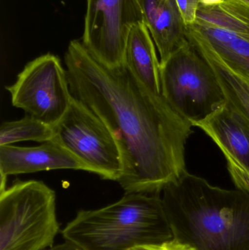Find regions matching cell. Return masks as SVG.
<instances>
[{
  "instance_id": "obj_1",
  "label": "cell",
  "mask_w": 249,
  "mask_h": 250,
  "mask_svg": "<svg viewBox=\"0 0 249 250\" xmlns=\"http://www.w3.org/2000/svg\"><path fill=\"white\" fill-rule=\"evenodd\" d=\"M64 62L72 96L103 122L118 144L123 166L118 183L125 193L160 195L181 177L192 125L125 64L104 65L80 41L70 42Z\"/></svg>"
},
{
  "instance_id": "obj_2",
  "label": "cell",
  "mask_w": 249,
  "mask_h": 250,
  "mask_svg": "<svg viewBox=\"0 0 249 250\" xmlns=\"http://www.w3.org/2000/svg\"><path fill=\"white\" fill-rule=\"evenodd\" d=\"M170 223L182 220L198 250H241L249 242V193L211 185L186 170L162 191Z\"/></svg>"
},
{
  "instance_id": "obj_3",
  "label": "cell",
  "mask_w": 249,
  "mask_h": 250,
  "mask_svg": "<svg viewBox=\"0 0 249 250\" xmlns=\"http://www.w3.org/2000/svg\"><path fill=\"white\" fill-rule=\"evenodd\" d=\"M61 234L81 250H128L174 237L160 195L135 192L102 208L80 210Z\"/></svg>"
},
{
  "instance_id": "obj_4",
  "label": "cell",
  "mask_w": 249,
  "mask_h": 250,
  "mask_svg": "<svg viewBox=\"0 0 249 250\" xmlns=\"http://www.w3.org/2000/svg\"><path fill=\"white\" fill-rule=\"evenodd\" d=\"M56 192L43 182L16 179L0 192V250H45L59 231Z\"/></svg>"
},
{
  "instance_id": "obj_5",
  "label": "cell",
  "mask_w": 249,
  "mask_h": 250,
  "mask_svg": "<svg viewBox=\"0 0 249 250\" xmlns=\"http://www.w3.org/2000/svg\"><path fill=\"white\" fill-rule=\"evenodd\" d=\"M160 80L162 96L192 126L226 104L213 69L189 41L160 63Z\"/></svg>"
},
{
  "instance_id": "obj_6",
  "label": "cell",
  "mask_w": 249,
  "mask_h": 250,
  "mask_svg": "<svg viewBox=\"0 0 249 250\" xmlns=\"http://www.w3.org/2000/svg\"><path fill=\"white\" fill-rule=\"evenodd\" d=\"M52 140L86 165L91 173L118 182L122 174L121 153L103 122L76 98L64 117L52 126Z\"/></svg>"
},
{
  "instance_id": "obj_7",
  "label": "cell",
  "mask_w": 249,
  "mask_h": 250,
  "mask_svg": "<svg viewBox=\"0 0 249 250\" xmlns=\"http://www.w3.org/2000/svg\"><path fill=\"white\" fill-rule=\"evenodd\" d=\"M5 89L13 106L51 126L64 117L73 99L67 71L52 54L29 62Z\"/></svg>"
},
{
  "instance_id": "obj_8",
  "label": "cell",
  "mask_w": 249,
  "mask_h": 250,
  "mask_svg": "<svg viewBox=\"0 0 249 250\" xmlns=\"http://www.w3.org/2000/svg\"><path fill=\"white\" fill-rule=\"evenodd\" d=\"M86 1L82 43L104 65H123L129 33L144 22L141 0Z\"/></svg>"
},
{
  "instance_id": "obj_9",
  "label": "cell",
  "mask_w": 249,
  "mask_h": 250,
  "mask_svg": "<svg viewBox=\"0 0 249 250\" xmlns=\"http://www.w3.org/2000/svg\"><path fill=\"white\" fill-rule=\"evenodd\" d=\"M194 126L201 129L219 147L237 189L249 193V125L226 104Z\"/></svg>"
},
{
  "instance_id": "obj_10",
  "label": "cell",
  "mask_w": 249,
  "mask_h": 250,
  "mask_svg": "<svg viewBox=\"0 0 249 250\" xmlns=\"http://www.w3.org/2000/svg\"><path fill=\"white\" fill-rule=\"evenodd\" d=\"M59 169L91 173L85 163L54 140L33 147L0 146V173L5 176Z\"/></svg>"
},
{
  "instance_id": "obj_11",
  "label": "cell",
  "mask_w": 249,
  "mask_h": 250,
  "mask_svg": "<svg viewBox=\"0 0 249 250\" xmlns=\"http://www.w3.org/2000/svg\"><path fill=\"white\" fill-rule=\"evenodd\" d=\"M144 23L165 62L188 42L186 26L175 0H141Z\"/></svg>"
},
{
  "instance_id": "obj_12",
  "label": "cell",
  "mask_w": 249,
  "mask_h": 250,
  "mask_svg": "<svg viewBox=\"0 0 249 250\" xmlns=\"http://www.w3.org/2000/svg\"><path fill=\"white\" fill-rule=\"evenodd\" d=\"M153 41L144 22L133 26L126 44L124 64L145 87L162 95L160 61Z\"/></svg>"
},
{
  "instance_id": "obj_13",
  "label": "cell",
  "mask_w": 249,
  "mask_h": 250,
  "mask_svg": "<svg viewBox=\"0 0 249 250\" xmlns=\"http://www.w3.org/2000/svg\"><path fill=\"white\" fill-rule=\"evenodd\" d=\"M187 40L213 69L227 101L249 125V82L231 70L211 48L200 32L187 26Z\"/></svg>"
},
{
  "instance_id": "obj_14",
  "label": "cell",
  "mask_w": 249,
  "mask_h": 250,
  "mask_svg": "<svg viewBox=\"0 0 249 250\" xmlns=\"http://www.w3.org/2000/svg\"><path fill=\"white\" fill-rule=\"evenodd\" d=\"M192 26L231 70L249 82V35L199 21Z\"/></svg>"
},
{
  "instance_id": "obj_15",
  "label": "cell",
  "mask_w": 249,
  "mask_h": 250,
  "mask_svg": "<svg viewBox=\"0 0 249 250\" xmlns=\"http://www.w3.org/2000/svg\"><path fill=\"white\" fill-rule=\"evenodd\" d=\"M196 21L249 35V3L244 0H224L213 5L200 4Z\"/></svg>"
},
{
  "instance_id": "obj_16",
  "label": "cell",
  "mask_w": 249,
  "mask_h": 250,
  "mask_svg": "<svg viewBox=\"0 0 249 250\" xmlns=\"http://www.w3.org/2000/svg\"><path fill=\"white\" fill-rule=\"evenodd\" d=\"M53 137L52 126L28 114L19 120L4 122L0 127V146L26 141L46 142L52 140Z\"/></svg>"
},
{
  "instance_id": "obj_17",
  "label": "cell",
  "mask_w": 249,
  "mask_h": 250,
  "mask_svg": "<svg viewBox=\"0 0 249 250\" xmlns=\"http://www.w3.org/2000/svg\"><path fill=\"white\" fill-rule=\"evenodd\" d=\"M128 250H198L191 244L180 238L174 236L172 239L156 242L138 245Z\"/></svg>"
},
{
  "instance_id": "obj_18",
  "label": "cell",
  "mask_w": 249,
  "mask_h": 250,
  "mask_svg": "<svg viewBox=\"0 0 249 250\" xmlns=\"http://www.w3.org/2000/svg\"><path fill=\"white\" fill-rule=\"evenodd\" d=\"M186 26H191L195 23L199 0H175Z\"/></svg>"
},
{
  "instance_id": "obj_19",
  "label": "cell",
  "mask_w": 249,
  "mask_h": 250,
  "mask_svg": "<svg viewBox=\"0 0 249 250\" xmlns=\"http://www.w3.org/2000/svg\"><path fill=\"white\" fill-rule=\"evenodd\" d=\"M45 250H81L79 249L77 247L75 246L73 244L70 242H65L64 243L59 244V245H54L51 248H48Z\"/></svg>"
},
{
  "instance_id": "obj_20",
  "label": "cell",
  "mask_w": 249,
  "mask_h": 250,
  "mask_svg": "<svg viewBox=\"0 0 249 250\" xmlns=\"http://www.w3.org/2000/svg\"><path fill=\"white\" fill-rule=\"evenodd\" d=\"M199 1H200V4H204V5H213V4L222 2L224 0H199Z\"/></svg>"
},
{
  "instance_id": "obj_21",
  "label": "cell",
  "mask_w": 249,
  "mask_h": 250,
  "mask_svg": "<svg viewBox=\"0 0 249 250\" xmlns=\"http://www.w3.org/2000/svg\"><path fill=\"white\" fill-rule=\"evenodd\" d=\"M244 1H246L247 2L249 3V0H244Z\"/></svg>"
}]
</instances>
